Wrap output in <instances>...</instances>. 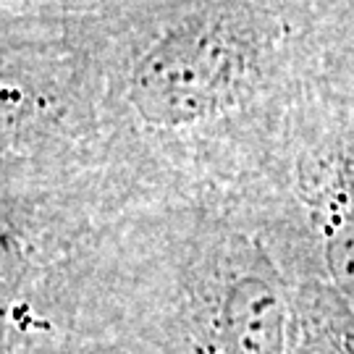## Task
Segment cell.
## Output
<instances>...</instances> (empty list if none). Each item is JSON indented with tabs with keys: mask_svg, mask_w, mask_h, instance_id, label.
Returning <instances> with one entry per match:
<instances>
[{
	"mask_svg": "<svg viewBox=\"0 0 354 354\" xmlns=\"http://www.w3.org/2000/svg\"><path fill=\"white\" fill-rule=\"evenodd\" d=\"M244 71L241 42L218 24L168 34L147 53L134 79V102L150 121L181 124L221 108Z\"/></svg>",
	"mask_w": 354,
	"mask_h": 354,
	"instance_id": "cell-1",
	"label": "cell"
},
{
	"mask_svg": "<svg viewBox=\"0 0 354 354\" xmlns=\"http://www.w3.org/2000/svg\"><path fill=\"white\" fill-rule=\"evenodd\" d=\"M231 307L228 331L241 354H273L278 341V310L260 283H244Z\"/></svg>",
	"mask_w": 354,
	"mask_h": 354,
	"instance_id": "cell-2",
	"label": "cell"
},
{
	"mask_svg": "<svg viewBox=\"0 0 354 354\" xmlns=\"http://www.w3.org/2000/svg\"><path fill=\"white\" fill-rule=\"evenodd\" d=\"M333 265H336L341 286L354 299V221H346L344 231L333 239Z\"/></svg>",
	"mask_w": 354,
	"mask_h": 354,
	"instance_id": "cell-3",
	"label": "cell"
}]
</instances>
